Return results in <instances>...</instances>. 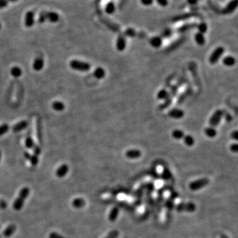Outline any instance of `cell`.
I'll return each mask as SVG.
<instances>
[{
  "instance_id": "cell-1",
  "label": "cell",
  "mask_w": 238,
  "mask_h": 238,
  "mask_svg": "<svg viewBox=\"0 0 238 238\" xmlns=\"http://www.w3.org/2000/svg\"><path fill=\"white\" fill-rule=\"evenodd\" d=\"M30 193V189L28 187H23L20 190L19 197L14 201L13 207L15 210H20L23 208L25 203V200L27 198Z\"/></svg>"
},
{
  "instance_id": "cell-2",
  "label": "cell",
  "mask_w": 238,
  "mask_h": 238,
  "mask_svg": "<svg viewBox=\"0 0 238 238\" xmlns=\"http://www.w3.org/2000/svg\"><path fill=\"white\" fill-rule=\"evenodd\" d=\"M70 66L74 70L79 72H87L91 69V65L86 62L73 60L70 62Z\"/></svg>"
},
{
  "instance_id": "cell-3",
  "label": "cell",
  "mask_w": 238,
  "mask_h": 238,
  "mask_svg": "<svg viewBox=\"0 0 238 238\" xmlns=\"http://www.w3.org/2000/svg\"><path fill=\"white\" fill-rule=\"evenodd\" d=\"M210 183V180L208 178H201L190 182L189 183V189L193 191H197L206 187Z\"/></svg>"
},
{
  "instance_id": "cell-4",
  "label": "cell",
  "mask_w": 238,
  "mask_h": 238,
  "mask_svg": "<svg viewBox=\"0 0 238 238\" xmlns=\"http://www.w3.org/2000/svg\"><path fill=\"white\" fill-rule=\"evenodd\" d=\"M175 210L178 212H193L196 210V205L193 202H181L176 205Z\"/></svg>"
},
{
  "instance_id": "cell-5",
  "label": "cell",
  "mask_w": 238,
  "mask_h": 238,
  "mask_svg": "<svg viewBox=\"0 0 238 238\" xmlns=\"http://www.w3.org/2000/svg\"><path fill=\"white\" fill-rule=\"evenodd\" d=\"M224 52V49L223 47L219 46L212 52L209 58V62L212 64H214L216 62H218L221 56L223 55Z\"/></svg>"
},
{
  "instance_id": "cell-6",
  "label": "cell",
  "mask_w": 238,
  "mask_h": 238,
  "mask_svg": "<svg viewBox=\"0 0 238 238\" xmlns=\"http://www.w3.org/2000/svg\"><path fill=\"white\" fill-rule=\"evenodd\" d=\"M223 114L224 112L222 110H217L215 111L209 120V124L211 127L214 128V126H218L220 124Z\"/></svg>"
},
{
  "instance_id": "cell-7",
  "label": "cell",
  "mask_w": 238,
  "mask_h": 238,
  "mask_svg": "<svg viewBox=\"0 0 238 238\" xmlns=\"http://www.w3.org/2000/svg\"><path fill=\"white\" fill-rule=\"evenodd\" d=\"M238 5V0H231V1L226 5V6L222 9L221 12L224 15H227L233 13L237 9Z\"/></svg>"
},
{
  "instance_id": "cell-8",
  "label": "cell",
  "mask_w": 238,
  "mask_h": 238,
  "mask_svg": "<svg viewBox=\"0 0 238 238\" xmlns=\"http://www.w3.org/2000/svg\"><path fill=\"white\" fill-rule=\"evenodd\" d=\"M35 23V13L32 11L28 12L25 15V25L26 27H31Z\"/></svg>"
},
{
  "instance_id": "cell-9",
  "label": "cell",
  "mask_w": 238,
  "mask_h": 238,
  "mask_svg": "<svg viewBox=\"0 0 238 238\" xmlns=\"http://www.w3.org/2000/svg\"><path fill=\"white\" fill-rule=\"evenodd\" d=\"M126 46V40L125 36L124 35H119L117 40H116V47L119 51H123Z\"/></svg>"
},
{
  "instance_id": "cell-10",
  "label": "cell",
  "mask_w": 238,
  "mask_h": 238,
  "mask_svg": "<svg viewBox=\"0 0 238 238\" xmlns=\"http://www.w3.org/2000/svg\"><path fill=\"white\" fill-rule=\"evenodd\" d=\"M197 15H199L197 13H183V14L179 15L176 16V17H173L172 19V21L173 22H177V21L186 20V19H188L189 18H191L193 17H197Z\"/></svg>"
},
{
  "instance_id": "cell-11",
  "label": "cell",
  "mask_w": 238,
  "mask_h": 238,
  "mask_svg": "<svg viewBox=\"0 0 238 238\" xmlns=\"http://www.w3.org/2000/svg\"><path fill=\"white\" fill-rule=\"evenodd\" d=\"M168 114L169 116H170V117H171L173 119H182L184 115V113L183 110L175 108V109H173L169 110Z\"/></svg>"
},
{
  "instance_id": "cell-12",
  "label": "cell",
  "mask_w": 238,
  "mask_h": 238,
  "mask_svg": "<svg viewBox=\"0 0 238 238\" xmlns=\"http://www.w3.org/2000/svg\"><path fill=\"white\" fill-rule=\"evenodd\" d=\"M44 59L41 56H37L33 62V68L35 71L39 72L42 70V68L44 67Z\"/></svg>"
},
{
  "instance_id": "cell-13",
  "label": "cell",
  "mask_w": 238,
  "mask_h": 238,
  "mask_svg": "<svg viewBox=\"0 0 238 238\" xmlns=\"http://www.w3.org/2000/svg\"><path fill=\"white\" fill-rule=\"evenodd\" d=\"M29 126V122L27 120H22L20 121L19 123L15 124L13 127V131L14 132H18L22 131Z\"/></svg>"
},
{
  "instance_id": "cell-14",
  "label": "cell",
  "mask_w": 238,
  "mask_h": 238,
  "mask_svg": "<svg viewBox=\"0 0 238 238\" xmlns=\"http://www.w3.org/2000/svg\"><path fill=\"white\" fill-rule=\"evenodd\" d=\"M126 157L129 159H138L141 157L142 152L139 150L132 149L127 151L125 153Z\"/></svg>"
},
{
  "instance_id": "cell-15",
  "label": "cell",
  "mask_w": 238,
  "mask_h": 238,
  "mask_svg": "<svg viewBox=\"0 0 238 238\" xmlns=\"http://www.w3.org/2000/svg\"><path fill=\"white\" fill-rule=\"evenodd\" d=\"M119 215V208L118 207H116V206H114V207L110 211L109 216H108V219L111 222H115L116 220H117Z\"/></svg>"
},
{
  "instance_id": "cell-16",
  "label": "cell",
  "mask_w": 238,
  "mask_h": 238,
  "mask_svg": "<svg viewBox=\"0 0 238 238\" xmlns=\"http://www.w3.org/2000/svg\"><path fill=\"white\" fill-rule=\"evenodd\" d=\"M68 171H69L68 166L66 165V164H63V165H62L56 170V175L59 178H62L64 176H66V175L68 173Z\"/></svg>"
},
{
  "instance_id": "cell-17",
  "label": "cell",
  "mask_w": 238,
  "mask_h": 238,
  "mask_svg": "<svg viewBox=\"0 0 238 238\" xmlns=\"http://www.w3.org/2000/svg\"><path fill=\"white\" fill-rule=\"evenodd\" d=\"M46 20H49L50 23H57L59 20V15L55 12H46Z\"/></svg>"
},
{
  "instance_id": "cell-18",
  "label": "cell",
  "mask_w": 238,
  "mask_h": 238,
  "mask_svg": "<svg viewBox=\"0 0 238 238\" xmlns=\"http://www.w3.org/2000/svg\"><path fill=\"white\" fill-rule=\"evenodd\" d=\"M17 230V226H16L15 224H11L8 226L6 228H5L3 232V234L5 237H9L10 236H12L15 231Z\"/></svg>"
},
{
  "instance_id": "cell-19",
  "label": "cell",
  "mask_w": 238,
  "mask_h": 238,
  "mask_svg": "<svg viewBox=\"0 0 238 238\" xmlns=\"http://www.w3.org/2000/svg\"><path fill=\"white\" fill-rule=\"evenodd\" d=\"M72 204L75 208H82L86 205V200L82 198H76L73 200Z\"/></svg>"
},
{
  "instance_id": "cell-20",
  "label": "cell",
  "mask_w": 238,
  "mask_h": 238,
  "mask_svg": "<svg viewBox=\"0 0 238 238\" xmlns=\"http://www.w3.org/2000/svg\"><path fill=\"white\" fill-rule=\"evenodd\" d=\"M197 26V24L195 23H187V24H184V25H182L181 26H180V27L178 29V32L179 33H184V32H186L189 30L196 28Z\"/></svg>"
},
{
  "instance_id": "cell-21",
  "label": "cell",
  "mask_w": 238,
  "mask_h": 238,
  "mask_svg": "<svg viewBox=\"0 0 238 238\" xmlns=\"http://www.w3.org/2000/svg\"><path fill=\"white\" fill-rule=\"evenodd\" d=\"M150 42L153 47L159 48L162 44V39L160 36H154L150 39Z\"/></svg>"
},
{
  "instance_id": "cell-22",
  "label": "cell",
  "mask_w": 238,
  "mask_h": 238,
  "mask_svg": "<svg viewBox=\"0 0 238 238\" xmlns=\"http://www.w3.org/2000/svg\"><path fill=\"white\" fill-rule=\"evenodd\" d=\"M222 62H223V63L226 66H234L236 63V59L235 58L231 56H227L224 58V59L222 60Z\"/></svg>"
},
{
  "instance_id": "cell-23",
  "label": "cell",
  "mask_w": 238,
  "mask_h": 238,
  "mask_svg": "<svg viewBox=\"0 0 238 238\" xmlns=\"http://www.w3.org/2000/svg\"><path fill=\"white\" fill-rule=\"evenodd\" d=\"M93 75L97 79H103L105 76V71L103 68H100V67L97 68L94 70Z\"/></svg>"
},
{
  "instance_id": "cell-24",
  "label": "cell",
  "mask_w": 238,
  "mask_h": 238,
  "mask_svg": "<svg viewBox=\"0 0 238 238\" xmlns=\"http://www.w3.org/2000/svg\"><path fill=\"white\" fill-rule=\"evenodd\" d=\"M194 40L200 46H203L205 44V42H206L204 35L200 33H197L195 34Z\"/></svg>"
},
{
  "instance_id": "cell-25",
  "label": "cell",
  "mask_w": 238,
  "mask_h": 238,
  "mask_svg": "<svg viewBox=\"0 0 238 238\" xmlns=\"http://www.w3.org/2000/svg\"><path fill=\"white\" fill-rule=\"evenodd\" d=\"M204 133L209 138H214L216 136L217 134V132L216 129L213 127H208V128H206L204 129Z\"/></svg>"
},
{
  "instance_id": "cell-26",
  "label": "cell",
  "mask_w": 238,
  "mask_h": 238,
  "mask_svg": "<svg viewBox=\"0 0 238 238\" xmlns=\"http://www.w3.org/2000/svg\"><path fill=\"white\" fill-rule=\"evenodd\" d=\"M115 12V5L113 2H109L105 6V12L107 14H113Z\"/></svg>"
},
{
  "instance_id": "cell-27",
  "label": "cell",
  "mask_w": 238,
  "mask_h": 238,
  "mask_svg": "<svg viewBox=\"0 0 238 238\" xmlns=\"http://www.w3.org/2000/svg\"><path fill=\"white\" fill-rule=\"evenodd\" d=\"M172 136H173V138H174L176 139V140H181V139L183 138L184 136V134L183 131L177 129V130H175L173 131Z\"/></svg>"
},
{
  "instance_id": "cell-28",
  "label": "cell",
  "mask_w": 238,
  "mask_h": 238,
  "mask_svg": "<svg viewBox=\"0 0 238 238\" xmlns=\"http://www.w3.org/2000/svg\"><path fill=\"white\" fill-rule=\"evenodd\" d=\"M10 72L12 73V75L15 78L19 77L21 76V74H22V70H21V69L19 67L17 66L13 67Z\"/></svg>"
},
{
  "instance_id": "cell-29",
  "label": "cell",
  "mask_w": 238,
  "mask_h": 238,
  "mask_svg": "<svg viewBox=\"0 0 238 238\" xmlns=\"http://www.w3.org/2000/svg\"><path fill=\"white\" fill-rule=\"evenodd\" d=\"M184 144L187 146H193L194 144V140L193 137L190 135H186L183 138Z\"/></svg>"
},
{
  "instance_id": "cell-30",
  "label": "cell",
  "mask_w": 238,
  "mask_h": 238,
  "mask_svg": "<svg viewBox=\"0 0 238 238\" xmlns=\"http://www.w3.org/2000/svg\"><path fill=\"white\" fill-rule=\"evenodd\" d=\"M52 108L56 111H62L65 108L64 104L60 101H56L52 103Z\"/></svg>"
},
{
  "instance_id": "cell-31",
  "label": "cell",
  "mask_w": 238,
  "mask_h": 238,
  "mask_svg": "<svg viewBox=\"0 0 238 238\" xmlns=\"http://www.w3.org/2000/svg\"><path fill=\"white\" fill-rule=\"evenodd\" d=\"M25 146L29 149H33V147L35 146V144L30 136H27L25 139Z\"/></svg>"
},
{
  "instance_id": "cell-32",
  "label": "cell",
  "mask_w": 238,
  "mask_h": 238,
  "mask_svg": "<svg viewBox=\"0 0 238 238\" xmlns=\"http://www.w3.org/2000/svg\"><path fill=\"white\" fill-rule=\"evenodd\" d=\"M157 97L160 100L166 99L167 97H169V93L166 89H161L157 93Z\"/></svg>"
},
{
  "instance_id": "cell-33",
  "label": "cell",
  "mask_w": 238,
  "mask_h": 238,
  "mask_svg": "<svg viewBox=\"0 0 238 238\" xmlns=\"http://www.w3.org/2000/svg\"><path fill=\"white\" fill-rule=\"evenodd\" d=\"M197 29L198 30V33H200L202 34H204L205 33H206V31H207L208 30V26H207V25H206L205 23L204 22H202L199 23L198 25H197Z\"/></svg>"
},
{
  "instance_id": "cell-34",
  "label": "cell",
  "mask_w": 238,
  "mask_h": 238,
  "mask_svg": "<svg viewBox=\"0 0 238 238\" xmlns=\"http://www.w3.org/2000/svg\"><path fill=\"white\" fill-rule=\"evenodd\" d=\"M119 231L118 230H111L107 234V236L104 238H119Z\"/></svg>"
},
{
  "instance_id": "cell-35",
  "label": "cell",
  "mask_w": 238,
  "mask_h": 238,
  "mask_svg": "<svg viewBox=\"0 0 238 238\" xmlns=\"http://www.w3.org/2000/svg\"><path fill=\"white\" fill-rule=\"evenodd\" d=\"M9 130V126L7 124H3L0 126V136L6 134Z\"/></svg>"
},
{
  "instance_id": "cell-36",
  "label": "cell",
  "mask_w": 238,
  "mask_h": 238,
  "mask_svg": "<svg viewBox=\"0 0 238 238\" xmlns=\"http://www.w3.org/2000/svg\"><path fill=\"white\" fill-rule=\"evenodd\" d=\"M29 161L30 162L31 165L33 166H37V164L39 163V156L36 155H30V157L29 158Z\"/></svg>"
},
{
  "instance_id": "cell-37",
  "label": "cell",
  "mask_w": 238,
  "mask_h": 238,
  "mask_svg": "<svg viewBox=\"0 0 238 238\" xmlns=\"http://www.w3.org/2000/svg\"><path fill=\"white\" fill-rule=\"evenodd\" d=\"M172 103V99L170 98V97H167L166 99V101L164 102L163 104H162L161 105L160 107V109H166L167 108L169 105H170Z\"/></svg>"
},
{
  "instance_id": "cell-38",
  "label": "cell",
  "mask_w": 238,
  "mask_h": 238,
  "mask_svg": "<svg viewBox=\"0 0 238 238\" xmlns=\"http://www.w3.org/2000/svg\"><path fill=\"white\" fill-rule=\"evenodd\" d=\"M124 35L127 36H129V37H131V38H132V37H134L136 36V32L134 29L129 28V29L126 30Z\"/></svg>"
},
{
  "instance_id": "cell-39",
  "label": "cell",
  "mask_w": 238,
  "mask_h": 238,
  "mask_svg": "<svg viewBox=\"0 0 238 238\" xmlns=\"http://www.w3.org/2000/svg\"><path fill=\"white\" fill-rule=\"evenodd\" d=\"M46 20V12H42L39 15V23H44Z\"/></svg>"
},
{
  "instance_id": "cell-40",
  "label": "cell",
  "mask_w": 238,
  "mask_h": 238,
  "mask_svg": "<svg viewBox=\"0 0 238 238\" xmlns=\"http://www.w3.org/2000/svg\"><path fill=\"white\" fill-rule=\"evenodd\" d=\"M36 130H37V136H38V138H39V140L41 142H42V133H41V126H40V123H39V125L37 126V128H36Z\"/></svg>"
},
{
  "instance_id": "cell-41",
  "label": "cell",
  "mask_w": 238,
  "mask_h": 238,
  "mask_svg": "<svg viewBox=\"0 0 238 238\" xmlns=\"http://www.w3.org/2000/svg\"><path fill=\"white\" fill-rule=\"evenodd\" d=\"M163 177L166 179H167L171 177V173L167 169H164V170L163 171Z\"/></svg>"
},
{
  "instance_id": "cell-42",
  "label": "cell",
  "mask_w": 238,
  "mask_h": 238,
  "mask_svg": "<svg viewBox=\"0 0 238 238\" xmlns=\"http://www.w3.org/2000/svg\"><path fill=\"white\" fill-rule=\"evenodd\" d=\"M157 3L161 7H166L169 3L168 0H156Z\"/></svg>"
},
{
  "instance_id": "cell-43",
  "label": "cell",
  "mask_w": 238,
  "mask_h": 238,
  "mask_svg": "<svg viewBox=\"0 0 238 238\" xmlns=\"http://www.w3.org/2000/svg\"><path fill=\"white\" fill-rule=\"evenodd\" d=\"M140 2L145 6H150L153 3V0H140Z\"/></svg>"
},
{
  "instance_id": "cell-44",
  "label": "cell",
  "mask_w": 238,
  "mask_h": 238,
  "mask_svg": "<svg viewBox=\"0 0 238 238\" xmlns=\"http://www.w3.org/2000/svg\"><path fill=\"white\" fill-rule=\"evenodd\" d=\"M33 152H34V154L36 155V156H39L40 154V152H41V150L39 146L35 145V146L33 147Z\"/></svg>"
},
{
  "instance_id": "cell-45",
  "label": "cell",
  "mask_w": 238,
  "mask_h": 238,
  "mask_svg": "<svg viewBox=\"0 0 238 238\" xmlns=\"http://www.w3.org/2000/svg\"><path fill=\"white\" fill-rule=\"evenodd\" d=\"M162 35H163V36H165V37L170 36L172 35V30L170 29H166L165 30L163 31V33Z\"/></svg>"
},
{
  "instance_id": "cell-46",
  "label": "cell",
  "mask_w": 238,
  "mask_h": 238,
  "mask_svg": "<svg viewBox=\"0 0 238 238\" xmlns=\"http://www.w3.org/2000/svg\"><path fill=\"white\" fill-rule=\"evenodd\" d=\"M8 3L9 2H7V0H0V9L6 7Z\"/></svg>"
},
{
  "instance_id": "cell-47",
  "label": "cell",
  "mask_w": 238,
  "mask_h": 238,
  "mask_svg": "<svg viewBox=\"0 0 238 238\" xmlns=\"http://www.w3.org/2000/svg\"><path fill=\"white\" fill-rule=\"evenodd\" d=\"M230 148V150L232 152H234V153H237V152L238 147H237V144H236V143H234V144H231Z\"/></svg>"
},
{
  "instance_id": "cell-48",
  "label": "cell",
  "mask_w": 238,
  "mask_h": 238,
  "mask_svg": "<svg viewBox=\"0 0 238 238\" xmlns=\"http://www.w3.org/2000/svg\"><path fill=\"white\" fill-rule=\"evenodd\" d=\"M7 207V203L4 200L0 199V208L5 209Z\"/></svg>"
},
{
  "instance_id": "cell-49",
  "label": "cell",
  "mask_w": 238,
  "mask_h": 238,
  "mask_svg": "<svg viewBox=\"0 0 238 238\" xmlns=\"http://www.w3.org/2000/svg\"><path fill=\"white\" fill-rule=\"evenodd\" d=\"M49 238H63V237L60 234H58L56 232H52L49 235Z\"/></svg>"
},
{
  "instance_id": "cell-50",
  "label": "cell",
  "mask_w": 238,
  "mask_h": 238,
  "mask_svg": "<svg viewBox=\"0 0 238 238\" xmlns=\"http://www.w3.org/2000/svg\"><path fill=\"white\" fill-rule=\"evenodd\" d=\"M231 138L232 139L237 140V139H238V132H237V131L233 132L231 134Z\"/></svg>"
},
{
  "instance_id": "cell-51",
  "label": "cell",
  "mask_w": 238,
  "mask_h": 238,
  "mask_svg": "<svg viewBox=\"0 0 238 238\" xmlns=\"http://www.w3.org/2000/svg\"><path fill=\"white\" fill-rule=\"evenodd\" d=\"M187 3L190 5H194L197 4V3L200 1V0H187Z\"/></svg>"
},
{
  "instance_id": "cell-52",
  "label": "cell",
  "mask_w": 238,
  "mask_h": 238,
  "mask_svg": "<svg viewBox=\"0 0 238 238\" xmlns=\"http://www.w3.org/2000/svg\"><path fill=\"white\" fill-rule=\"evenodd\" d=\"M225 119H226V121H227V122H229V123H230V122L232 120V116H231V115L230 114H229V113H227V114H226V116H225Z\"/></svg>"
},
{
  "instance_id": "cell-53",
  "label": "cell",
  "mask_w": 238,
  "mask_h": 238,
  "mask_svg": "<svg viewBox=\"0 0 238 238\" xmlns=\"http://www.w3.org/2000/svg\"><path fill=\"white\" fill-rule=\"evenodd\" d=\"M177 91H178V88H177V87H176V86H173V87H172V89H171V94H173V95H176Z\"/></svg>"
},
{
  "instance_id": "cell-54",
  "label": "cell",
  "mask_w": 238,
  "mask_h": 238,
  "mask_svg": "<svg viewBox=\"0 0 238 238\" xmlns=\"http://www.w3.org/2000/svg\"><path fill=\"white\" fill-rule=\"evenodd\" d=\"M24 157H25V158L26 159V160H29V158H30V153H29V152H25L24 153Z\"/></svg>"
},
{
  "instance_id": "cell-55",
  "label": "cell",
  "mask_w": 238,
  "mask_h": 238,
  "mask_svg": "<svg viewBox=\"0 0 238 238\" xmlns=\"http://www.w3.org/2000/svg\"><path fill=\"white\" fill-rule=\"evenodd\" d=\"M220 238H229V237L227 236L226 234H222V235L220 236Z\"/></svg>"
},
{
  "instance_id": "cell-56",
  "label": "cell",
  "mask_w": 238,
  "mask_h": 238,
  "mask_svg": "<svg viewBox=\"0 0 238 238\" xmlns=\"http://www.w3.org/2000/svg\"><path fill=\"white\" fill-rule=\"evenodd\" d=\"M18 1V0H7V2L9 3V2H15Z\"/></svg>"
},
{
  "instance_id": "cell-57",
  "label": "cell",
  "mask_w": 238,
  "mask_h": 238,
  "mask_svg": "<svg viewBox=\"0 0 238 238\" xmlns=\"http://www.w3.org/2000/svg\"><path fill=\"white\" fill-rule=\"evenodd\" d=\"M1 157H2V153H1V151H0V160H1Z\"/></svg>"
},
{
  "instance_id": "cell-58",
  "label": "cell",
  "mask_w": 238,
  "mask_h": 238,
  "mask_svg": "<svg viewBox=\"0 0 238 238\" xmlns=\"http://www.w3.org/2000/svg\"><path fill=\"white\" fill-rule=\"evenodd\" d=\"M0 29H1V23H0Z\"/></svg>"
}]
</instances>
